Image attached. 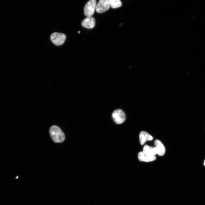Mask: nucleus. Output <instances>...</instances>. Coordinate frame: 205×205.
<instances>
[{
  "mask_svg": "<svg viewBox=\"0 0 205 205\" xmlns=\"http://www.w3.org/2000/svg\"><path fill=\"white\" fill-rule=\"evenodd\" d=\"M50 136L54 142L62 143L65 140V136L60 128L56 125H53L49 130Z\"/></svg>",
  "mask_w": 205,
  "mask_h": 205,
  "instance_id": "nucleus-1",
  "label": "nucleus"
},
{
  "mask_svg": "<svg viewBox=\"0 0 205 205\" xmlns=\"http://www.w3.org/2000/svg\"><path fill=\"white\" fill-rule=\"evenodd\" d=\"M154 144L158 150L157 154L160 156L164 155L165 152V149L162 143L159 140H156L154 142Z\"/></svg>",
  "mask_w": 205,
  "mask_h": 205,
  "instance_id": "nucleus-10",
  "label": "nucleus"
},
{
  "mask_svg": "<svg viewBox=\"0 0 205 205\" xmlns=\"http://www.w3.org/2000/svg\"><path fill=\"white\" fill-rule=\"evenodd\" d=\"M112 117L114 122L118 124L123 123L126 119L125 113L120 109L114 110L112 114Z\"/></svg>",
  "mask_w": 205,
  "mask_h": 205,
  "instance_id": "nucleus-4",
  "label": "nucleus"
},
{
  "mask_svg": "<svg viewBox=\"0 0 205 205\" xmlns=\"http://www.w3.org/2000/svg\"><path fill=\"white\" fill-rule=\"evenodd\" d=\"M97 5L95 0H90L85 4L84 8L85 15L87 17L92 16L94 14Z\"/></svg>",
  "mask_w": 205,
  "mask_h": 205,
  "instance_id": "nucleus-2",
  "label": "nucleus"
},
{
  "mask_svg": "<svg viewBox=\"0 0 205 205\" xmlns=\"http://www.w3.org/2000/svg\"><path fill=\"white\" fill-rule=\"evenodd\" d=\"M78 33H79L80 32V31H79L78 32Z\"/></svg>",
  "mask_w": 205,
  "mask_h": 205,
  "instance_id": "nucleus-13",
  "label": "nucleus"
},
{
  "mask_svg": "<svg viewBox=\"0 0 205 205\" xmlns=\"http://www.w3.org/2000/svg\"><path fill=\"white\" fill-rule=\"evenodd\" d=\"M204 165L205 166V160H204Z\"/></svg>",
  "mask_w": 205,
  "mask_h": 205,
  "instance_id": "nucleus-12",
  "label": "nucleus"
},
{
  "mask_svg": "<svg viewBox=\"0 0 205 205\" xmlns=\"http://www.w3.org/2000/svg\"><path fill=\"white\" fill-rule=\"evenodd\" d=\"M82 26L87 29H92L94 27L95 24V18L92 17H87L82 21Z\"/></svg>",
  "mask_w": 205,
  "mask_h": 205,
  "instance_id": "nucleus-6",
  "label": "nucleus"
},
{
  "mask_svg": "<svg viewBox=\"0 0 205 205\" xmlns=\"http://www.w3.org/2000/svg\"><path fill=\"white\" fill-rule=\"evenodd\" d=\"M50 40L56 46H60L65 42L66 35L64 34L55 32L50 36Z\"/></svg>",
  "mask_w": 205,
  "mask_h": 205,
  "instance_id": "nucleus-3",
  "label": "nucleus"
},
{
  "mask_svg": "<svg viewBox=\"0 0 205 205\" xmlns=\"http://www.w3.org/2000/svg\"><path fill=\"white\" fill-rule=\"evenodd\" d=\"M110 6L113 9H116L121 7L122 4L120 0H109Z\"/></svg>",
  "mask_w": 205,
  "mask_h": 205,
  "instance_id": "nucleus-11",
  "label": "nucleus"
},
{
  "mask_svg": "<svg viewBox=\"0 0 205 205\" xmlns=\"http://www.w3.org/2000/svg\"><path fill=\"white\" fill-rule=\"evenodd\" d=\"M138 158L140 161L146 162L153 161L156 159V157L155 156L148 155L144 154L143 151H141L138 153Z\"/></svg>",
  "mask_w": 205,
  "mask_h": 205,
  "instance_id": "nucleus-9",
  "label": "nucleus"
},
{
  "mask_svg": "<svg viewBox=\"0 0 205 205\" xmlns=\"http://www.w3.org/2000/svg\"><path fill=\"white\" fill-rule=\"evenodd\" d=\"M140 142L141 145H144L147 141L151 140L153 137L145 131H141L139 135Z\"/></svg>",
  "mask_w": 205,
  "mask_h": 205,
  "instance_id": "nucleus-8",
  "label": "nucleus"
},
{
  "mask_svg": "<svg viewBox=\"0 0 205 205\" xmlns=\"http://www.w3.org/2000/svg\"><path fill=\"white\" fill-rule=\"evenodd\" d=\"M143 152L145 154L150 156H154L158 153V150L156 147L149 146L147 145L144 146Z\"/></svg>",
  "mask_w": 205,
  "mask_h": 205,
  "instance_id": "nucleus-7",
  "label": "nucleus"
},
{
  "mask_svg": "<svg viewBox=\"0 0 205 205\" xmlns=\"http://www.w3.org/2000/svg\"><path fill=\"white\" fill-rule=\"evenodd\" d=\"M110 6L109 0H100L96 5L95 10L98 13H103L108 10Z\"/></svg>",
  "mask_w": 205,
  "mask_h": 205,
  "instance_id": "nucleus-5",
  "label": "nucleus"
}]
</instances>
